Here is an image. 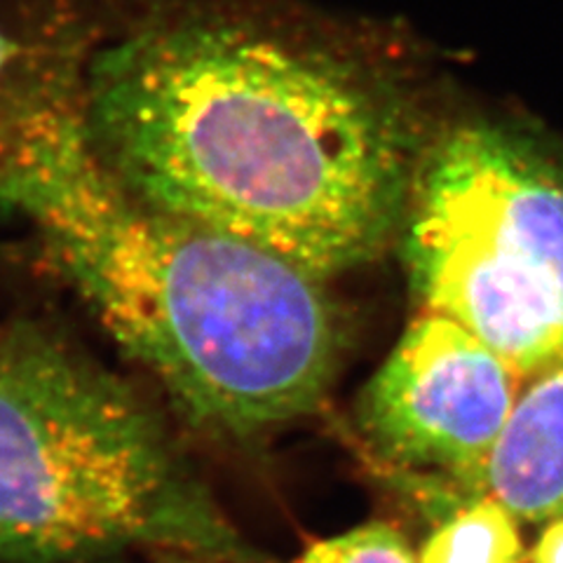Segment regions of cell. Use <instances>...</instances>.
<instances>
[{"label": "cell", "instance_id": "obj_1", "mask_svg": "<svg viewBox=\"0 0 563 563\" xmlns=\"http://www.w3.org/2000/svg\"><path fill=\"white\" fill-rule=\"evenodd\" d=\"M82 115L134 198L322 282L390 244L420 163L413 120L374 70L221 16L103 47Z\"/></svg>", "mask_w": 563, "mask_h": 563}, {"label": "cell", "instance_id": "obj_2", "mask_svg": "<svg viewBox=\"0 0 563 563\" xmlns=\"http://www.w3.org/2000/svg\"><path fill=\"white\" fill-rule=\"evenodd\" d=\"M57 57L26 49L0 101V207L38 228L192 426L246 442L312 413L345 345L324 282L134 198L95 151L82 80Z\"/></svg>", "mask_w": 563, "mask_h": 563}, {"label": "cell", "instance_id": "obj_3", "mask_svg": "<svg viewBox=\"0 0 563 563\" xmlns=\"http://www.w3.org/2000/svg\"><path fill=\"white\" fill-rule=\"evenodd\" d=\"M139 548L261 561L128 383L33 320L0 327V561Z\"/></svg>", "mask_w": 563, "mask_h": 563}, {"label": "cell", "instance_id": "obj_4", "mask_svg": "<svg viewBox=\"0 0 563 563\" xmlns=\"http://www.w3.org/2000/svg\"><path fill=\"white\" fill-rule=\"evenodd\" d=\"M404 263L422 310L451 317L533 378L563 357V163L488 122L420 157Z\"/></svg>", "mask_w": 563, "mask_h": 563}, {"label": "cell", "instance_id": "obj_5", "mask_svg": "<svg viewBox=\"0 0 563 563\" xmlns=\"http://www.w3.org/2000/svg\"><path fill=\"white\" fill-rule=\"evenodd\" d=\"M519 376L451 317L422 310L357 401V426L393 472L484 496L488 457L519 397Z\"/></svg>", "mask_w": 563, "mask_h": 563}, {"label": "cell", "instance_id": "obj_6", "mask_svg": "<svg viewBox=\"0 0 563 563\" xmlns=\"http://www.w3.org/2000/svg\"><path fill=\"white\" fill-rule=\"evenodd\" d=\"M484 496L523 521L563 517V357L517 397L488 457Z\"/></svg>", "mask_w": 563, "mask_h": 563}, {"label": "cell", "instance_id": "obj_7", "mask_svg": "<svg viewBox=\"0 0 563 563\" xmlns=\"http://www.w3.org/2000/svg\"><path fill=\"white\" fill-rule=\"evenodd\" d=\"M418 563H523L517 517L493 496H474L446 515Z\"/></svg>", "mask_w": 563, "mask_h": 563}, {"label": "cell", "instance_id": "obj_8", "mask_svg": "<svg viewBox=\"0 0 563 563\" xmlns=\"http://www.w3.org/2000/svg\"><path fill=\"white\" fill-rule=\"evenodd\" d=\"M298 563H418V556L397 528L374 521L314 542Z\"/></svg>", "mask_w": 563, "mask_h": 563}, {"label": "cell", "instance_id": "obj_9", "mask_svg": "<svg viewBox=\"0 0 563 563\" xmlns=\"http://www.w3.org/2000/svg\"><path fill=\"white\" fill-rule=\"evenodd\" d=\"M24 49L26 47L22 41H14V35H10L3 26H0V101H3L16 68L22 64Z\"/></svg>", "mask_w": 563, "mask_h": 563}, {"label": "cell", "instance_id": "obj_10", "mask_svg": "<svg viewBox=\"0 0 563 563\" xmlns=\"http://www.w3.org/2000/svg\"><path fill=\"white\" fill-rule=\"evenodd\" d=\"M531 563H563V517L552 519L540 536Z\"/></svg>", "mask_w": 563, "mask_h": 563}, {"label": "cell", "instance_id": "obj_11", "mask_svg": "<svg viewBox=\"0 0 563 563\" xmlns=\"http://www.w3.org/2000/svg\"><path fill=\"white\" fill-rule=\"evenodd\" d=\"M179 563H221V561H179Z\"/></svg>", "mask_w": 563, "mask_h": 563}]
</instances>
